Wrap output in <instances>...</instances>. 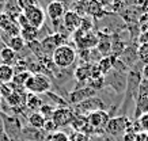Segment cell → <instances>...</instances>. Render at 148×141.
Masks as SVG:
<instances>
[{"label": "cell", "mask_w": 148, "mask_h": 141, "mask_svg": "<svg viewBox=\"0 0 148 141\" xmlns=\"http://www.w3.org/2000/svg\"><path fill=\"white\" fill-rule=\"evenodd\" d=\"M76 60V52L69 45H61L52 53V63L57 68H68Z\"/></svg>", "instance_id": "obj_1"}, {"label": "cell", "mask_w": 148, "mask_h": 141, "mask_svg": "<svg viewBox=\"0 0 148 141\" xmlns=\"http://www.w3.org/2000/svg\"><path fill=\"white\" fill-rule=\"evenodd\" d=\"M52 83L49 78L45 76L44 73H32V76L27 79L26 84H25V90L30 94H45L50 90Z\"/></svg>", "instance_id": "obj_2"}, {"label": "cell", "mask_w": 148, "mask_h": 141, "mask_svg": "<svg viewBox=\"0 0 148 141\" xmlns=\"http://www.w3.org/2000/svg\"><path fill=\"white\" fill-rule=\"evenodd\" d=\"M109 119V113L106 110H95V111H91L88 115H87V125L84 126L83 132L84 134L91 132H95V130H102L106 127Z\"/></svg>", "instance_id": "obj_3"}, {"label": "cell", "mask_w": 148, "mask_h": 141, "mask_svg": "<svg viewBox=\"0 0 148 141\" xmlns=\"http://www.w3.org/2000/svg\"><path fill=\"white\" fill-rule=\"evenodd\" d=\"M105 130L113 136L118 134H125L128 132H132V122L126 117H116V118L109 119L108 125L105 127Z\"/></svg>", "instance_id": "obj_4"}, {"label": "cell", "mask_w": 148, "mask_h": 141, "mask_svg": "<svg viewBox=\"0 0 148 141\" xmlns=\"http://www.w3.org/2000/svg\"><path fill=\"white\" fill-rule=\"evenodd\" d=\"M73 117H75V111H73V109H71V107H65V106H64V107H57V109H54L50 119L53 121L54 125H56L57 127H64V126L71 125Z\"/></svg>", "instance_id": "obj_5"}, {"label": "cell", "mask_w": 148, "mask_h": 141, "mask_svg": "<svg viewBox=\"0 0 148 141\" xmlns=\"http://www.w3.org/2000/svg\"><path fill=\"white\" fill-rule=\"evenodd\" d=\"M25 16H26L27 22L30 26L36 27L40 30L44 25H45V19H46V14L45 11L41 8L40 5H36V7H32V8L26 10V11H22Z\"/></svg>", "instance_id": "obj_6"}, {"label": "cell", "mask_w": 148, "mask_h": 141, "mask_svg": "<svg viewBox=\"0 0 148 141\" xmlns=\"http://www.w3.org/2000/svg\"><path fill=\"white\" fill-rule=\"evenodd\" d=\"M75 33V40L80 50H90L91 48H95L98 44V35H95L92 31H82L77 29Z\"/></svg>", "instance_id": "obj_7"}, {"label": "cell", "mask_w": 148, "mask_h": 141, "mask_svg": "<svg viewBox=\"0 0 148 141\" xmlns=\"http://www.w3.org/2000/svg\"><path fill=\"white\" fill-rule=\"evenodd\" d=\"M65 42V37L61 34V33H54L52 35H48L46 38H44L42 41L40 42L41 44V49H42V53L44 54H50L54 52L56 48L58 46L64 45Z\"/></svg>", "instance_id": "obj_8"}, {"label": "cell", "mask_w": 148, "mask_h": 141, "mask_svg": "<svg viewBox=\"0 0 148 141\" xmlns=\"http://www.w3.org/2000/svg\"><path fill=\"white\" fill-rule=\"evenodd\" d=\"M95 110H105V105L103 102L97 96H91L88 99L83 100L80 103L76 105V109L73 110L75 114H82V115H86V111H88V114L91 111H95Z\"/></svg>", "instance_id": "obj_9"}, {"label": "cell", "mask_w": 148, "mask_h": 141, "mask_svg": "<svg viewBox=\"0 0 148 141\" xmlns=\"http://www.w3.org/2000/svg\"><path fill=\"white\" fill-rule=\"evenodd\" d=\"M145 113H148V82L143 80L140 83L139 98L136 102V118Z\"/></svg>", "instance_id": "obj_10"}, {"label": "cell", "mask_w": 148, "mask_h": 141, "mask_svg": "<svg viewBox=\"0 0 148 141\" xmlns=\"http://www.w3.org/2000/svg\"><path fill=\"white\" fill-rule=\"evenodd\" d=\"M65 7H64V3L63 1H58V0H53L50 1L48 7H46V11L45 14L49 16V19L52 22H57L60 19H63L64 14H65Z\"/></svg>", "instance_id": "obj_11"}, {"label": "cell", "mask_w": 148, "mask_h": 141, "mask_svg": "<svg viewBox=\"0 0 148 141\" xmlns=\"http://www.w3.org/2000/svg\"><path fill=\"white\" fill-rule=\"evenodd\" d=\"M80 22L82 16L79 14H76L73 10L65 11V14L63 16V25L68 31H76L77 29L80 27Z\"/></svg>", "instance_id": "obj_12"}, {"label": "cell", "mask_w": 148, "mask_h": 141, "mask_svg": "<svg viewBox=\"0 0 148 141\" xmlns=\"http://www.w3.org/2000/svg\"><path fill=\"white\" fill-rule=\"evenodd\" d=\"M97 91H94L90 87H83V88H76L75 91L69 94V103H80L83 100L88 99L91 96H95Z\"/></svg>", "instance_id": "obj_13"}, {"label": "cell", "mask_w": 148, "mask_h": 141, "mask_svg": "<svg viewBox=\"0 0 148 141\" xmlns=\"http://www.w3.org/2000/svg\"><path fill=\"white\" fill-rule=\"evenodd\" d=\"M91 67H92V64L84 63L75 69V79H76L77 82L87 83V80L91 78Z\"/></svg>", "instance_id": "obj_14"}, {"label": "cell", "mask_w": 148, "mask_h": 141, "mask_svg": "<svg viewBox=\"0 0 148 141\" xmlns=\"http://www.w3.org/2000/svg\"><path fill=\"white\" fill-rule=\"evenodd\" d=\"M14 75H15V69L12 65L0 63V83L1 84H10L12 82Z\"/></svg>", "instance_id": "obj_15"}, {"label": "cell", "mask_w": 148, "mask_h": 141, "mask_svg": "<svg viewBox=\"0 0 148 141\" xmlns=\"http://www.w3.org/2000/svg\"><path fill=\"white\" fill-rule=\"evenodd\" d=\"M25 103H26L27 109H30L34 113V111H40L41 106L44 105L42 103V99L40 98V95H37V94H27L26 98H25Z\"/></svg>", "instance_id": "obj_16"}, {"label": "cell", "mask_w": 148, "mask_h": 141, "mask_svg": "<svg viewBox=\"0 0 148 141\" xmlns=\"http://www.w3.org/2000/svg\"><path fill=\"white\" fill-rule=\"evenodd\" d=\"M38 34H40V30L33 26H27V27H23L19 30V35L22 37L25 42H32V41H37L38 38Z\"/></svg>", "instance_id": "obj_17"}, {"label": "cell", "mask_w": 148, "mask_h": 141, "mask_svg": "<svg viewBox=\"0 0 148 141\" xmlns=\"http://www.w3.org/2000/svg\"><path fill=\"white\" fill-rule=\"evenodd\" d=\"M27 121H29V125L33 126L34 129H44V125H45V122H46V118L40 113V111H34V113H32L30 115H29Z\"/></svg>", "instance_id": "obj_18"}, {"label": "cell", "mask_w": 148, "mask_h": 141, "mask_svg": "<svg viewBox=\"0 0 148 141\" xmlns=\"http://www.w3.org/2000/svg\"><path fill=\"white\" fill-rule=\"evenodd\" d=\"M0 61H1V64L14 65V63L16 61V53L10 49L8 46H4L0 50Z\"/></svg>", "instance_id": "obj_19"}, {"label": "cell", "mask_w": 148, "mask_h": 141, "mask_svg": "<svg viewBox=\"0 0 148 141\" xmlns=\"http://www.w3.org/2000/svg\"><path fill=\"white\" fill-rule=\"evenodd\" d=\"M97 65H98V68H99V71H101V73H102V76L108 75V73L113 69V56H103L102 59L97 63Z\"/></svg>", "instance_id": "obj_20"}, {"label": "cell", "mask_w": 148, "mask_h": 141, "mask_svg": "<svg viewBox=\"0 0 148 141\" xmlns=\"http://www.w3.org/2000/svg\"><path fill=\"white\" fill-rule=\"evenodd\" d=\"M97 48H98V50L102 54H108L109 52H110V49H112V42H110L109 35H106V34H99Z\"/></svg>", "instance_id": "obj_21"}, {"label": "cell", "mask_w": 148, "mask_h": 141, "mask_svg": "<svg viewBox=\"0 0 148 141\" xmlns=\"http://www.w3.org/2000/svg\"><path fill=\"white\" fill-rule=\"evenodd\" d=\"M11 50H14L15 53H18V52H21V50L26 46V42H25V40H23L21 35H15V37H11L8 41V45H7Z\"/></svg>", "instance_id": "obj_22"}, {"label": "cell", "mask_w": 148, "mask_h": 141, "mask_svg": "<svg viewBox=\"0 0 148 141\" xmlns=\"http://www.w3.org/2000/svg\"><path fill=\"white\" fill-rule=\"evenodd\" d=\"M5 99L8 100V103L12 107H16V106H19L21 103H22L23 98H26V96H23L22 94H21V91H16V90H12V91L10 92V94H7V95L4 96Z\"/></svg>", "instance_id": "obj_23"}, {"label": "cell", "mask_w": 148, "mask_h": 141, "mask_svg": "<svg viewBox=\"0 0 148 141\" xmlns=\"http://www.w3.org/2000/svg\"><path fill=\"white\" fill-rule=\"evenodd\" d=\"M87 125V115H82V114H75V117L72 119L71 126L76 130V132H82L84 126Z\"/></svg>", "instance_id": "obj_24"}, {"label": "cell", "mask_w": 148, "mask_h": 141, "mask_svg": "<svg viewBox=\"0 0 148 141\" xmlns=\"http://www.w3.org/2000/svg\"><path fill=\"white\" fill-rule=\"evenodd\" d=\"M137 59L143 65L148 64V44L139 45V48H137Z\"/></svg>", "instance_id": "obj_25"}, {"label": "cell", "mask_w": 148, "mask_h": 141, "mask_svg": "<svg viewBox=\"0 0 148 141\" xmlns=\"http://www.w3.org/2000/svg\"><path fill=\"white\" fill-rule=\"evenodd\" d=\"M105 84V78H90L87 80V87L92 88L94 91L97 90H101Z\"/></svg>", "instance_id": "obj_26"}, {"label": "cell", "mask_w": 148, "mask_h": 141, "mask_svg": "<svg viewBox=\"0 0 148 141\" xmlns=\"http://www.w3.org/2000/svg\"><path fill=\"white\" fill-rule=\"evenodd\" d=\"M136 122L140 127V132L143 133H148V113L141 114L136 118Z\"/></svg>", "instance_id": "obj_27"}, {"label": "cell", "mask_w": 148, "mask_h": 141, "mask_svg": "<svg viewBox=\"0 0 148 141\" xmlns=\"http://www.w3.org/2000/svg\"><path fill=\"white\" fill-rule=\"evenodd\" d=\"M46 141H69V136H68L67 133L57 132V130H56V132L50 133L49 136H48Z\"/></svg>", "instance_id": "obj_28"}, {"label": "cell", "mask_w": 148, "mask_h": 141, "mask_svg": "<svg viewBox=\"0 0 148 141\" xmlns=\"http://www.w3.org/2000/svg\"><path fill=\"white\" fill-rule=\"evenodd\" d=\"M16 5L19 7V10L26 11V10L32 8L38 5V0H16Z\"/></svg>", "instance_id": "obj_29"}, {"label": "cell", "mask_w": 148, "mask_h": 141, "mask_svg": "<svg viewBox=\"0 0 148 141\" xmlns=\"http://www.w3.org/2000/svg\"><path fill=\"white\" fill-rule=\"evenodd\" d=\"M54 109L56 107H53L52 105H48V103H44V105L41 106V109H40V113L45 117L46 119H50V117H52V114H53Z\"/></svg>", "instance_id": "obj_30"}, {"label": "cell", "mask_w": 148, "mask_h": 141, "mask_svg": "<svg viewBox=\"0 0 148 141\" xmlns=\"http://www.w3.org/2000/svg\"><path fill=\"white\" fill-rule=\"evenodd\" d=\"M91 29H92V20L90 18H86V16H82V22H80V27L79 30L82 31H91Z\"/></svg>", "instance_id": "obj_31"}, {"label": "cell", "mask_w": 148, "mask_h": 141, "mask_svg": "<svg viewBox=\"0 0 148 141\" xmlns=\"http://www.w3.org/2000/svg\"><path fill=\"white\" fill-rule=\"evenodd\" d=\"M139 25H140L141 31H148V12H144V14L140 15Z\"/></svg>", "instance_id": "obj_32"}, {"label": "cell", "mask_w": 148, "mask_h": 141, "mask_svg": "<svg viewBox=\"0 0 148 141\" xmlns=\"http://www.w3.org/2000/svg\"><path fill=\"white\" fill-rule=\"evenodd\" d=\"M16 23H18L19 29H23V27H27V26H30V25H29V22H27V19H26V16H25V14H23V12L18 14V16H16Z\"/></svg>", "instance_id": "obj_33"}, {"label": "cell", "mask_w": 148, "mask_h": 141, "mask_svg": "<svg viewBox=\"0 0 148 141\" xmlns=\"http://www.w3.org/2000/svg\"><path fill=\"white\" fill-rule=\"evenodd\" d=\"M69 141H88V137L83 132H76L72 137H69Z\"/></svg>", "instance_id": "obj_34"}, {"label": "cell", "mask_w": 148, "mask_h": 141, "mask_svg": "<svg viewBox=\"0 0 148 141\" xmlns=\"http://www.w3.org/2000/svg\"><path fill=\"white\" fill-rule=\"evenodd\" d=\"M27 46L36 53V54H40L42 49H41V44L38 41H32V42H27Z\"/></svg>", "instance_id": "obj_35"}, {"label": "cell", "mask_w": 148, "mask_h": 141, "mask_svg": "<svg viewBox=\"0 0 148 141\" xmlns=\"http://www.w3.org/2000/svg\"><path fill=\"white\" fill-rule=\"evenodd\" d=\"M57 129L58 127L54 125V122L52 119H46L45 125H44V130H46V132H49V133H53V132H56Z\"/></svg>", "instance_id": "obj_36"}, {"label": "cell", "mask_w": 148, "mask_h": 141, "mask_svg": "<svg viewBox=\"0 0 148 141\" xmlns=\"http://www.w3.org/2000/svg\"><path fill=\"white\" fill-rule=\"evenodd\" d=\"M124 141H139V133L128 132L124 134Z\"/></svg>", "instance_id": "obj_37"}, {"label": "cell", "mask_w": 148, "mask_h": 141, "mask_svg": "<svg viewBox=\"0 0 148 141\" xmlns=\"http://www.w3.org/2000/svg\"><path fill=\"white\" fill-rule=\"evenodd\" d=\"M112 7H113V11H114V12H120L122 10V7H124V1H122V0H114Z\"/></svg>", "instance_id": "obj_38"}, {"label": "cell", "mask_w": 148, "mask_h": 141, "mask_svg": "<svg viewBox=\"0 0 148 141\" xmlns=\"http://www.w3.org/2000/svg\"><path fill=\"white\" fill-rule=\"evenodd\" d=\"M148 44V31H141L139 35V45Z\"/></svg>", "instance_id": "obj_39"}, {"label": "cell", "mask_w": 148, "mask_h": 141, "mask_svg": "<svg viewBox=\"0 0 148 141\" xmlns=\"http://www.w3.org/2000/svg\"><path fill=\"white\" fill-rule=\"evenodd\" d=\"M135 5L139 10H145L148 5V0H135Z\"/></svg>", "instance_id": "obj_40"}, {"label": "cell", "mask_w": 148, "mask_h": 141, "mask_svg": "<svg viewBox=\"0 0 148 141\" xmlns=\"http://www.w3.org/2000/svg\"><path fill=\"white\" fill-rule=\"evenodd\" d=\"M141 78H143V80L148 82V64L144 65L143 69H141Z\"/></svg>", "instance_id": "obj_41"}, {"label": "cell", "mask_w": 148, "mask_h": 141, "mask_svg": "<svg viewBox=\"0 0 148 141\" xmlns=\"http://www.w3.org/2000/svg\"><path fill=\"white\" fill-rule=\"evenodd\" d=\"M97 1H99L101 4H102V3H105V0H97Z\"/></svg>", "instance_id": "obj_42"}, {"label": "cell", "mask_w": 148, "mask_h": 141, "mask_svg": "<svg viewBox=\"0 0 148 141\" xmlns=\"http://www.w3.org/2000/svg\"><path fill=\"white\" fill-rule=\"evenodd\" d=\"M5 1H7V0H0V3H5Z\"/></svg>", "instance_id": "obj_43"}, {"label": "cell", "mask_w": 148, "mask_h": 141, "mask_svg": "<svg viewBox=\"0 0 148 141\" xmlns=\"http://www.w3.org/2000/svg\"><path fill=\"white\" fill-rule=\"evenodd\" d=\"M0 103H1V94H0Z\"/></svg>", "instance_id": "obj_44"}, {"label": "cell", "mask_w": 148, "mask_h": 141, "mask_svg": "<svg viewBox=\"0 0 148 141\" xmlns=\"http://www.w3.org/2000/svg\"><path fill=\"white\" fill-rule=\"evenodd\" d=\"M69 1H75V0H69Z\"/></svg>", "instance_id": "obj_45"}, {"label": "cell", "mask_w": 148, "mask_h": 141, "mask_svg": "<svg viewBox=\"0 0 148 141\" xmlns=\"http://www.w3.org/2000/svg\"><path fill=\"white\" fill-rule=\"evenodd\" d=\"M0 33H1V30H0ZM0 38H1V35H0Z\"/></svg>", "instance_id": "obj_46"}]
</instances>
